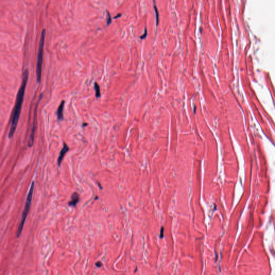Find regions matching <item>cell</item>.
<instances>
[{"label":"cell","mask_w":275,"mask_h":275,"mask_svg":"<svg viewBox=\"0 0 275 275\" xmlns=\"http://www.w3.org/2000/svg\"><path fill=\"white\" fill-rule=\"evenodd\" d=\"M164 228H163V227H162V228L161 229V233H160V238H163V235H164Z\"/></svg>","instance_id":"12"},{"label":"cell","mask_w":275,"mask_h":275,"mask_svg":"<svg viewBox=\"0 0 275 275\" xmlns=\"http://www.w3.org/2000/svg\"><path fill=\"white\" fill-rule=\"evenodd\" d=\"M154 10H155V17H156V25H157V26L158 25V24H159V12H158V10H157V7L156 6V5H155V0H154Z\"/></svg>","instance_id":"9"},{"label":"cell","mask_w":275,"mask_h":275,"mask_svg":"<svg viewBox=\"0 0 275 275\" xmlns=\"http://www.w3.org/2000/svg\"><path fill=\"white\" fill-rule=\"evenodd\" d=\"M87 125H88V124H87V123H86V124L84 123V124H83V125H82V126L84 127H86V126H87Z\"/></svg>","instance_id":"15"},{"label":"cell","mask_w":275,"mask_h":275,"mask_svg":"<svg viewBox=\"0 0 275 275\" xmlns=\"http://www.w3.org/2000/svg\"><path fill=\"white\" fill-rule=\"evenodd\" d=\"M121 16H122V14H118L116 16L114 17V19H118V18H119L120 17H121Z\"/></svg>","instance_id":"14"},{"label":"cell","mask_w":275,"mask_h":275,"mask_svg":"<svg viewBox=\"0 0 275 275\" xmlns=\"http://www.w3.org/2000/svg\"><path fill=\"white\" fill-rule=\"evenodd\" d=\"M94 88H95V95L97 98H100L101 94V90H100V86L98 85V84L97 82L95 83L94 85Z\"/></svg>","instance_id":"8"},{"label":"cell","mask_w":275,"mask_h":275,"mask_svg":"<svg viewBox=\"0 0 275 275\" xmlns=\"http://www.w3.org/2000/svg\"><path fill=\"white\" fill-rule=\"evenodd\" d=\"M71 200L69 201L68 203V205L69 206H73L75 207L78 203L79 201V195L78 192H75L71 195Z\"/></svg>","instance_id":"6"},{"label":"cell","mask_w":275,"mask_h":275,"mask_svg":"<svg viewBox=\"0 0 275 275\" xmlns=\"http://www.w3.org/2000/svg\"><path fill=\"white\" fill-rule=\"evenodd\" d=\"M34 187H35V182H32L31 185L30 189L29 190V193H28V196H27L26 203H25V205L24 209V211H23V212L20 224L19 225V228H18L17 232V238H19L21 234H22L23 227H24L25 222V220H26L27 216H28V213H29V210L30 209L31 202H32V200L33 193V190H34Z\"/></svg>","instance_id":"2"},{"label":"cell","mask_w":275,"mask_h":275,"mask_svg":"<svg viewBox=\"0 0 275 275\" xmlns=\"http://www.w3.org/2000/svg\"><path fill=\"white\" fill-rule=\"evenodd\" d=\"M46 31L44 29L42 31L41 39L39 41V49L37 55V68H36V77L38 83L41 82L42 74V65H43V54H44V46L45 43Z\"/></svg>","instance_id":"3"},{"label":"cell","mask_w":275,"mask_h":275,"mask_svg":"<svg viewBox=\"0 0 275 275\" xmlns=\"http://www.w3.org/2000/svg\"><path fill=\"white\" fill-rule=\"evenodd\" d=\"M28 77H29V71L28 69H26L23 74L22 82L17 96L16 102L12 114V119L11 122V123L8 134L9 138H11L13 137L15 130L16 129L17 125L18 124L19 118L20 116L21 108L22 106L23 102L25 90L27 86Z\"/></svg>","instance_id":"1"},{"label":"cell","mask_w":275,"mask_h":275,"mask_svg":"<svg viewBox=\"0 0 275 275\" xmlns=\"http://www.w3.org/2000/svg\"><path fill=\"white\" fill-rule=\"evenodd\" d=\"M95 265H96V267H98V268H100V267H101L102 266V262H97V263L95 264Z\"/></svg>","instance_id":"13"},{"label":"cell","mask_w":275,"mask_h":275,"mask_svg":"<svg viewBox=\"0 0 275 275\" xmlns=\"http://www.w3.org/2000/svg\"><path fill=\"white\" fill-rule=\"evenodd\" d=\"M42 95L43 94H41V95L39 96V99L38 100V102L36 104V108H35V114H34V118H33V122L32 128L30 136L29 138V141H28V146L29 147H32V146L33 143H34V139H35V132H36V116H37V108L38 106V104L39 103L40 100L42 98Z\"/></svg>","instance_id":"4"},{"label":"cell","mask_w":275,"mask_h":275,"mask_svg":"<svg viewBox=\"0 0 275 275\" xmlns=\"http://www.w3.org/2000/svg\"><path fill=\"white\" fill-rule=\"evenodd\" d=\"M69 151V147L68 146V145L64 143L63 144V147H62V148L61 151H60V152L59 157H58V165L59 166H60V165H61V162L63 160V158L65 157L66 154Z\"/></svg>","instance_id":"5"},{"label":"cell","mask_w":275,"mask_h":275,"mask_svg":"<svg viewBox=\"0 0 275 275\" xmlns=\"http://www.w3.org/2000/svg\"><path fill=\"white\" fill-rule=\"evenodd\" d=\"M147 28H146L145 29V32L144 33V34H143L142 36H141L140 37V38L141 40H143V39H145L147 36Z\"/></svg>","instance_id":"11"},{"label":"cell","mask_w":275,"mask_h":275,"mask_svg":"<svg viewBox=\"0 0 275 275\" xmlns=\"http://www.w3.org/2000/svg\"><path fill=\"white\" fill-rule=\"evenodd\" d=\"M106 12H107V15H106V17H107V19H106V25L109 26L112 23V17H111L110 12H109L108 11H106Z\"/></svg>","instance_id":"10"},{"label":"cell","mask_w":275,"mask_h":275,"mask_svg":"<svg viewBox=\"0 0 275 275\" xmlns=\"http://www.w3.org/2000/svg\"><path fill=\"white\" fill-rule=\"evenodd\" d=\"M65 103V101H62V102L59 105V108L58 109L57 114L58 119L59 121H61L63 119V112Z\"/></svg>","instance_id":"7"}]
</instances>
